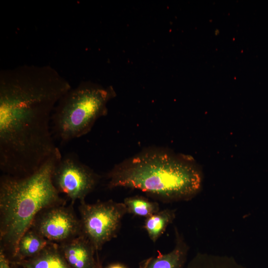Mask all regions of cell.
I'll use <instances>...</instances> for the list:
<instances>
[{
    "label": "cell",
    "mask_w": 268,
    "mask_h": 268,
    "mask_svg": "<svg viewBox=\"0 0 268 268\" xmlns=\"http://www.w3.org/2000/svg\"><path fill=\"white\" fill-rule=\"evenodd\" d=\"M61 97L34 82L0 87V169L23 177L56 151L51 118Z\"/></svg>",
    "instance_id": "obj_1"
},
{
    "label": "cell",
    "mask_w": 268,
    "mask_h": 268,
    "mask_svg": "<svg viewBox=\"0 0 268 268\" xmlns=\"http://www.w3.org/2000/svg\"><path fill=\"white\" fill-rule=\"evenodd\" d=\"M202 172L191 156L161 147H149L114 165L108 188L136 189L165 202L187 201L200 191Z\"/></svg>",
    "instance_id": "obj_2"
},
{
    "label": "cell",
    "mask_w": 268,
    "mask_h": 268,
    "mask_svg": "<svg viewBox=\"0 0 268 268\" xmlns=\"http://www.w3.org/2000/svg\"><path fill=\"white\" fill-rule=\"evenodd\" d=\"M62 157L58 147L34 173L23 177L3 174L0 178V248L12 260L18 242L43 209L66 204L52 176Z\"/></svg>",
    "instance_id": "obj_3"
},
{
    "label": "cell",
    "mask_w": 268,
    "mask_h": 268,
    "mask_svg": "<svg viewBox=\"0 0 268 268\" xmlns=\"http://www.w3.org/2000/svg\"><path fill=\"white\" fill-rule=\"evenodd\" d=\"M116 96L111 86L81 81L59 100L51 118L53 135L66 143L88 134L96 121L108 113L107 104Z\"/></svg>",
    "instance_id": "obj_4"
},
{
    "label": "cell",
    "mask_w": 268,
    "mask_h": 268,
    "mask_svg": "<svg viewBox=\"0 0 268 268\" xmlns=\"http://www.w3.org/2000/svg\"><path fill=\"white\" fill-rule=\"evenodd\" d=\"M78 209L81 234L89 241L97 252L117 236L122 220L127 213L123 202L112 200L98 201L92 204L81 201Z\"/></svg>",
    "instance_id": "obj_5"
},
{
    "label": "cell",
    "mask_w": 268,
    "mask_h": 268,
    "mask_svg": "<svg viewBox=\"0 0 268 268\" xmlns=\"http://www.w3.org/2000/svg\"><path fill=\"white\" fill-rule=\"evenodd\" d=\"M100 176L89 166L81 162L77 156L69 153L62 156L53 171V184L74 204L78 200L85 201L87 196L97 185Z\"/></svg>",
    "instance_id": "obj_6"
},
{
    "label": "cell",
    "mask_w": 268,
    "mask_h": 268,
    "mask_svg": "<svg viewBox=\"0 0 268 268\" xmlns=\"http://www.w3.org/2000/svg\"><path fill=\"white\" fill-rule=\"evenodd\" d=\"M73 204L45 208L35 217L31 228L49 241L60 244L81 234L79 218Z\"/></svg>",
    "instance_id": "obj_7"
},
{
    "label": "cell",
    "mask_w": 268,
    "mask_h": 268,
    "mask_svg": "<svg viewBox=\"0 0 268 268\" xmlns=\"http://www.w3.org/2000/svg\"><path fill=\"white\" fill-rule=\"evenodd\" d=\"M65 259L71 268H101L97 252L89 241L81 234L58 244Z\"/></svg>",
    "instance_id": "obj_8"
},
{
    "label": "cell",
    "mask_w": 268,
    "mask_h": 268,
    "mask_svg": "<svg viewBox=\"0 0 268 268\" xmlns=\"http://www.w3.org/2000/svg\"><path fill=\"white\" fill-rule=\"evenodd\" d=\"M176 244L167 253L157 251L158 255L149 257L139 263L138 268H183L188 252V246L176 230Z\"/></svg>",
    "instance_id": "obj_9"
},
{
    "label": "cell",
    "mask_w": 268,
    "mask_h": 268,
    "mask_svg": "<svg viewBox=\"0 0 268 268\" xmlns=\"http://www.w3.org/2000/svg\"><path fill=\"white\" fill-rule=\"evenodd\" d=\"M11 262L23 268H71L62 254L58 244L52 242L34 257Z\"/></svg>",
    "instance_id": "obj_10"
},
{
    "label": "cell",
    "mask_w": 268,
    "mask_h": 268,
    "mask_svg": "<svg viewBox=\"0 0 268 268\" xmlns=\"http://www.w3.org/2000/svg\"><path fill=\"white\" fill-rule=\"evenodd\" d=\"M30 227L20 238L12 262L27 260L38 255L50 243Z\"/></svg>",
    "instance_id": "obj_11"
},
{
    "label": "cell",
    "mask_w": 268,
    "mask_h": 268,
    "mask_svg": "<svg viewBox=\"0 0 268 268\" xmlns=\"http://www.w3.org/2000/svg\"><path fill=\"white\" fill-rule=\"evenodd\" d=\"M176 217V210L166 208L145 218L143 225L150 239L154 243L164 233Z\"/></svg>",
    "instance_id": "obj_12"
},
{
    "label": "cell",
    "mask_w": 268,
    "mask_h": 268,
    "mask_svg": "<svg viewBox=\"0 0 268 268\" xmlns=\"http://www.w3.org/2000/svg\"><path fill=\"white\" fill-rule=\"evenodd\" d=\"M125 205L127 213L146 218L160 210L156 201H151L142 196L136 195L126 198L123 202Z\"/></svg>",
    "instance_id": "obj_13"
},
{
    "label": "cell",
    "mask_w": 268,
    "mask_h": 268,
    "mask_svg": "<svg viewBox=\"0 0 268 268\" xmlns=\"http://www.w3.org/2000/svg\"><path fill=\"white\" fill-rule=\"evenodd\" d=\"M0 268H18L17 266L12 263L4 253L0 249Z\"/></svg>",
    "instance_id": "obj_14"
},
{
    "label": "cell",
    "mask_w": 268,
    "mask_h": 268,
    "mask_svg": "<svg viewBox=\"0 0 268 268\" xmlns=\"http://www.w3.org/2000/svg\"><path fill=\"white\" fill-rule=\"evenodd\" d=\"M106 268H128L126 266L120 263H114L110 264Z\"/></svg>",
    "instance_id": "obj_15"
},
{
    "label": "cell",
    "mask_w": 268,
    "mask_h": 268,
    "mask_svg": "<svg viewBox=\"0 0 268 268\" xmlns=\"http://www.w3.org/2000/svg\"></svg>",
    "instance_id": "obj_16"
}]
</instances>
